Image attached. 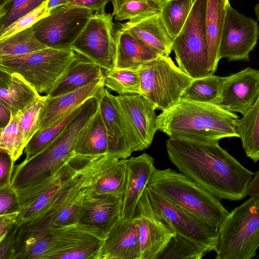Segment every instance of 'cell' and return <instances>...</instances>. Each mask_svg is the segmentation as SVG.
Listing matches in <instances>:
<instances>
[{"label": "cell", "instance_id": "cell-1", "mask_svg": "<svg viewBox=\"0 0 259 259\" xmlns=\"http://www.w3.org/2000/svg\"><path fill=\"white\" fill-rule=\"evenodd\" d=\"M168 158L186 175L219 199L238 200L247 196L254 174L219 145L169 138Z\"/></svg>", "mask_w": 259, "mask_h": 259}, {"label": "cell", "instance_id": "cell-2", "mask_svg": "<svg viewBox=\"0 0 259 259\" xmlns=\"http://www.w3.org/2000/svg\"><path fill=\"white\" fill-rule=\"evenodd\" d=\"M235 113L218 105L181 99L158 115L157 130L169 138L198 142H217L239 137Z\"/></svg>", "mask_w": 259, "mask_h": 259}, {"label": "cell", "instance_id": "cell-3", "mask_svg": "<svg viewBox=\"0 0 259 259\" xmlns=\"http://www.w3.org/2000/svg\"><path fill=\"white\" fill-rule=\"evenodd\" d=\"M147 186L213 227L219 229L229 213L219 198L186 175L170 168H156Z\"/></svg>", "mask_w": 259, "mask_h": 259}, {"label": "cell", "instance_id": "cell-4", "mask_svg": "<svg viewBox=\"0 0 259 259\" xmlns=\"http://www.w3.org/2000/svg\"><path fill=\"white\" fill-rule=\"evenodd\" d=\"M96 107L85 102L66 128L49 145L14 168L11 187L17 189L33 184L51 174L74 154L81 128L97 112Z\"/></svg>", "mask_w": 259, "mask_h": 259}, {"label": "cell", "instance_id": "cell-5", "mask_svg": "<svg viewBox=\"0 0 259 259\" xmlns=\"http://www.w3.org/2000/svg\"><path fill=\"white\" fill-rule=\"evenodd\" d=\"M216 259H251L259 247V195L250 196L219 228Z\"/></svg>", "mask_w": 259, "mask_h": 259}, {"label": "cell", "instance_id": "cell-6", "mask_svg": "<svg viewBox=\"0 0 259 259\" xmlns=\"http://www.w3.org/2000/svg\"><path fill=\"white\" fill-rule=\"evenodd\" d=\"M102 156L92 155L47 209L32 221L21 225L20 229L42 230L79 222L83 198L95 181L98 163Z\"/></svg>", "mask_w": 259, "mask_h": 259}, {"label": "cell", "instance_id": "cell-7", "mask_svg": "<svg viewBox=\"0 0 259 259\" xmlns=\"http://www.w3.org/2000/svg\"><path fill=\"white\" fill-rule=\"evenodd\" d=\"M76 55L72 50L47 48L24 55L0 57V69L19 74L39 94L47 95Z\"/></svg>", "mask_w": 259, "mask_h": 259}, {"label": "cell", "instance_id": "cell-8", "mask_svg": "<svg viewBox=\"0 0 259 259\" xmlns=\"http://www.w3.org/2000/svg\"><path fill=\"white\" fill-rule=\"evenodd\" d=\"M138 71L141 95L161 111L177 103L194 79L163 55L143 64Z\"/></svg>", "mask_w": 259, "mask_h": 259}, {"label": "cell", "instance_id": "cell-9", "mask_svg": "<svg viewBox=\"0 0 259 259\" xmlns=\"http://www.w3.org/2000/svg\"><path fill=\"white\" fill-rule=\"evenodd\" d=\"M207 0H194L182 29L172 40L178 67L193 78L213 74L208 68L205 33Z\"/></svg>", "mask_w": 259, "mask_h": 259}, {"label": "cell", "instance_id": "cell-10", "mask_svg": "<svg viewBox=\"0 0 259 259\" xmlns=\"http://www.w3.org/2000/svg\"><path fill=\"white\" fill-rule=\"evenodd\" d=\"M91 156L75 153L51 174L26 187L13 189L20 211L17 223L25 225L41 214Z\"/></svg>", "mask_w": 259, "mask_h": 259}, {"label": "cell", "instance_id": "cell-11", "mask_svg": "<svg viewBox=\"0 0 259 259\" xmlns=\"http://www.w3.org/2000/svg\"><path fill=\"white\" fill-rule=\"evenodd\" d=\"M48 230L49 247L44 258L100 259L105 236L98 228L78 222Z\"/></svg>", "mask_w": 259, "mask_h": 259}, {"label": "cell", "instance_id": "cell-12", "mask_svg": "<svg viewBox=\"0 0 259 259\" xmlns=\"http://www.w3.org/2000/svg\"><path fill=\"white\" fill-rule=\"evenodd\" d=\"M94 12L87 8L63 5L51 10L31 27L36 38L47 47L72 50Z\"/></svg>", "mask_w": 259, "mask_h": 259}, {"label": "cell", "instance_id": "cell-13", "mask_svg": "<svg viewBox=\"0 0 259 259\" xmlns=\"http://www.w3.org/2000/svg\"><path fill=\"white\" fill-rule=\"evenodd\" d=\"M146 188L155 212L176 235L196 243L207 252L217 250L219 229L169 201L150 187Z\"/></svg>", "mask_w": 259, "mask_h": 259}, {"label": "cell", "instance_id": "cell-14", "mask_svg": "<svg viewBox=\"0 0 259 259\" xmlns=\"http://www.w3.org/2000/svg\"><path fill=\"white\" fill-rule=\"evenodd\" d=\"M112 14L95 11L75 40L72 50L105 71L114 69L116 47Z\"/></svg>", "mask_w": 259, "mask_h": 259}, {"label": "cell", "instance_id": "cell-15", "mask_svg": "<svg viewBox=\"0 0 259 259\" xmlns=\"http://www.w3.org/2000/svg\"><path fill=\"white\" fill-rule=\"evenodd\" d=\"M133 152L148 148L157 131L154 106L140 94L115 96Z\"/></svg>", "mask_w": 259, "mask_h": 259}, {"label": "cell", "instance_id": "cell-16", "mask_svg": "<svg viewBox=\"0 0 259 259\" xmlns=\"http://www.w3.org/2000/svg\"><path fill=\"white\" fill-rule=\"evenodd\" d=\"M258 35L257 21L238 12L229 3L219 48L220 59L248 60Z\"/></svg>", "mask_w": 259, "mask_h": 259}, {"label": "cell", "instance_id": "cell-17", "mask_svg": "<svg viewBox=\"0 0 259 259\" xmlns=\"http://www.w3.org/2000/svg\"><path fill=\"white\" fill-rule=\"evenodd\" d=\"M135 217L138 219L140 259H156L176 234L155 212L146 188L138 201Z\"/></svg>", "mask_w": 259, "mask_h": 259}, {"label": "cell", "instance_id": "cell-18", "mask_svg": "<svg viewBox=\"0 0 259 259\" xmlns=\"http://www.w3.org/2000/svg\"><path fill=\"white\" fill-rule=\"evenodd\" d=\"M259 96V70L247 67L222 77L217 105L228 111L244 115Z\"/></svg>", "mask_w": 259, "mask_h": 259}, {"label": "cell", "instance_id": "cell-19", "mask_svg": "<svg viewBox=\"0 0 259 259\" xmlns=\"http://www.w3.org/2000/svg\"><path fill=\"white\" fill-rule=\"evenodd\" d=\"M91 186L83 198L79 222L98 228L106 237L121 218L123 196L101 194Z\"/></svg>", "mask_w": 259, "mask_h": 259}, {"label": "cell", "instance_id": "cell-20", "mask_svg": "<svg viewBox=\"0 0 259 259\" xmlns=\"http://www.w3.org/2000/svg\"><path fill=\"white\" fill-rule=\"evenodd\" d=\"M97 97L99 110L108 137V148L106 155L117 158L127 159L133 152L115 96L104 87L100 91Z\"/></svg>", "mask_w": 259, "mask_h": 259}, {"label": "cell", "instance_id": "cell-21", "mask_svg": "<svg viewBox=\"0 0 259 259\" xmlns=\"http://www.w3.org/2000/svg\"><path fill=\"white\" fill-rule=\"evenodd\" d=\"M140 258L138 218H120L106 236L100 259Z\"/></svg>", "mask_w": 259, "mask_h": 259}, {"label": "cell", "instance_id": "cell-22", "mask_svg": "<svg viewBox=\"0 0 259 259\" xmlns=\"http://www.w3.org/2000/svg\"><path fill=\"white\" fill-rule=\"evenodd\" d=\"M126 165V183L121 218L131 219L134 218L140 198L156 168L153 157L146 153L127 158Z\"/></svg>", "mask_w": 259, "mask_h": 259}, {"label": "cell", "instance_id": "cell-23", "mask_svg": "<svg viewBox=\"0 0 259 259\" xmlns=\"http://www.w3.org/2000/svg\"><path fill=\"white\" fill-rule=\"evenodd\" d=\"M103 80L104 78L93 81L77 90L54 98L47 97L37 131L54 124L89 98L97 96L105 87Z\"/></svg>", "mask_w": 259, "mask_h": 259}, {"label": "cell", "instance_id": "cell-24", "mask_svg": "<svg viewBox=\"0 0 259 259\" xmlns=\"http://www.w3.org/2000/svg\"><path fill=\"white\" fill-rule=\"evenodd\" d=\"M120 24L119 29L132 34L161 55L169 56L171 53L172 39L162 21L160 13Z\"/></svg>", "mask_w": 259, "mask_h": 259}, {"label": "cell", "instance_id": "cell-25", "mask_svg": "<svg viewBox=\"0 0 259 259\" xmlns=\"http://www.w3.org/2000/svg\"><path fill=\"white\" fill-rule=\"evenodd\" d=\"M76 54L64 74L46 95L48 98H52L74 91L93 81L104 78V72L100 66Z\"/></svg>", "mask_w": 259, "mask_h": 259}, {"label": "cell", "instance_id": "cell-26", "mask_svg": "<svg viewBox=\"0 0 259 259\" xmlns=\"http://www.w3.org/2000/svg\"><path fill=\"white\" fill-rule=\"evenodd\" d=\"M114 38L116 47L114 69L138 68L143 64L161 55L132 34L116 27Z\"/></svg>", "mask_w": 259, "mask_h": 259}, {"label": "cell", "instance_id": "cell-27", "mask_svg": "<svg viewBox=\"0 0 259 259\" xmlns=\"http://www.w3.org/2000/svg\"><path fill=\"white\" fill-rule=\"evenodd\" d=\"M40 97L20 75L0 69V103L13 115L23 111Z\"/></svg>", "mask_w": 259, "mask_h": 259}, {"label": "cell", "instance_id": "cell-28", "mask_svg": "<svg viewBox=\"0 0 259 259\" xmlns=\"http://www.w3.org/2000/svg\"><path fill=\"white\" fill-rule=\"evenodd\" d=\"M126 160L107 155L102 156L92 188L101 194L123 196L126 183Z\"/></svg>", "mask_w": 259, "mask_h": 259}, {"label": "cell", "instance_id": "cell-29", "mask_svg": "<svg viewBox=\"0 0 259 259\" xmlns=\"http://www.w3.org/2000/svg\"><path fill=\"white\" fill-rule=\"evenodd\" d=\"M229 0H207L205 33L208 54V68L214 74L219 58V48Z\"/></svg>", "mask_w": 259, "mask_h": 259}, {"label": "cell", "instance_id": "cell-30", "mask_svg": "<svg viewBox=\"0 0 259 259\" xmlns=\"http://www.w3.org/2000/svg\"><path fill=\"white\" fill-rule=\"evenodd\" d=\"M108 148L106 129L99 108L80 130L74 152L82 155H105L107 154Z\"/></svg>", "mask_w": 259, "mask_h": 259}, {"label": "cell", "instance_id": "cell-31", "mask_svg": "<svg viewBox=\"0 0 259 259\" xmlns=\"http://www.w3.org/2000/svg\"><path fill=\"white\" fill-rule=\"evenodd\" d=\"M239 138L247 157L259 160V96L243 117L236 123Z\"/></svg>", "mask_w": 259, "mask_h": 259}, {"label": "cell", "instance_id": "cell-32", "mask_svg": "<svg viewBox=\"0 0 259 259\" xmlns=\"http://www.w3.org/2000/svg\"><path fill=\"white\" fill-rule=\"evenodd\" d=\"M194 0H166L161 8L162 22L172 40L179 33L192 10Z\"/></svg>", "mask_w": 259, "mask_h": 259}, {"label": "cell", "instance_id": "cell-33", "mask_svg": "<svg viewBox=\"0 0 259 259\" xmlns=\"http://www.w3.org/2000/svg\"><path fill=\"white\" fill-rule=\"evenodd\" d=\"M83 103L74 108L57 122L37 131L24 149L26 156L25 159H28L40 152L58 137L77 113Z\"/></svg>", "mask_w": 259, "mask_h": 259}, {"label": "cell", "instance_id": "cell-34", "mask_svg": "<svg viewBox=\"0 0 259 259\" xmlns=\"http://www.w3.org/2000/svg\"><path fill=\"white\" fill-rule=\"evenodd\" d=\"M47 48L36 38L30 27L0 40V57L24 55Z\"/></svg>", "mask_w": 259, "mask_h": 259}, {"label": "cell", "instance_id": "cell-35", "mask_svg": "<svg viewBox=\"0 0 259 259\" xmlns=\"http://www.w3.org/2000/svg\"><path fill=\"white\" fill-rule=\"evenodd\" d=\"M222 77L213 74L194 78L181 99L217 105Z\"/></svg>", "mask_w": 259, "mask_h": 259}, {"label": "cell", "instance_id": "cell-36", "mask_svg": "<svg viewBox=\"0 0 259 259\" xmlns=\"http://www.w3.org/2000/svg\"><path fill=\"white\" fill-rule=\"evenodd\" d=\"M103 81L105 87L119 95H141L138 68L105 71Z\"/></svg>", "mask_w": 259, "mask_h": 259}, {"label": "cell", "instance_id": "cell-37", "mask_svg": "<svg viewBox=\"0 0 259 259\" xmlns=\"http://www.w3.org/2000/svg\"><path fill=\"white\" fill-rule=\"evenodd\" d=\"M113 13L116 21L132 20L159 13L161 7L151 0H112Z\"/></svg>", "mask_w": 259, "mask_h": 259}, {"label": "cell", "instance_id": "cell-38", "mask_svg": "<svg viewBox=\"0 0 259 259\" xmlns=\"http://www.w3.org/2000/svg\"><path fill=\"white\" fill-rule=\"evenodd\" d=\"M207 252L196 243L176 235L156 259H201Z\"/></svg>", "mask_w": 259, "mask_h": 259}, {"label": "cell", "instance_id": "cell-39", "mask_svg": "<svg viewBox=\"0 0 259 259\" xmlns=\"http://www.w3.org/2000/svg\"><path fill=\"white\" fill-rule=\"evenodd\" d=\"M47 0H0V33Z\"/></svg>", "mask_w": 259, "mask_h": 259}, {"label": "cell", "instance_id": "cell-40", "mask_svg": "<svg viewBox=\"0 0 259 259\" xmlns=\"http://www.w3.org/2000/svg\"><path fill=\"white\" fill-rule=\"evenodd\" d=\"M20 115L21 111L13 115L10 122L4 128H0V151L8 153L14 162L24 150L19 126Z\"/></svg>", "mask_w": 259, "mask_h": 259}, {"label": "cell", "instance_id": "cell-41", "mask_svg": "<svg viewBox=\"0 0 259 259\" xmlns=\"http://www.w3.org/2000/svg\"><path fill=\"white\" fill-rule=\"evenodd\" d=\"M47 100L46 96H41L34 103L21 111L19 126L23 148L37 132L40 116Z\"/></svg>", "mask_w": 259, "mask_h": 259}, {"label": "cell", "instance_id": "cell-42", "mask_svg": "<svg viewBox=\"0 0 259 259\" xmlns=\"http://www.w3.org/2000/svg\"><path fill=\"white\" fill-rule=\"evenodd\" d=\"M47 1L37 8L21 17L0 33V40L31 27L36 22L48 15Z\"/></svg>", "mask_w": 259, "mask_h": 259}, {"label": "cell", "instance_id": "cell-43", "mask_svg": "<svg viewBox=\"0 0 259 259\" xmlns=\"http://www.w3.org/2000/svg\"><path fill=\"white\" fill-rule=\"evenodd\" d=\"M19 210L16 194L11 186L0 188V215Z\"/></svg>", "mask_w": 259, "mask_h": 259}, {"label": "cell", "instance_id": "cell-44", "mask_svg": "<svg viewBox=\"0 0 259 259\" xmlns=\"http://www.w3.org/2000/svg\"><path fill=\"white\" fill-rule=\"evenodd\" d=\"M14 162L8 153L0 151V188L11 186Z\"/></svg>", "mask_w": 259, "mask_h": 259}, {"label": "cell", "instance_id": "cell-45", "mask_svg": "<svg viewBox=\"0 0 259 259\" xmlns=\"http://www.w3.org/2000/svg\"><path fill=\"white\" fill-rule=\"evenodd\" d=\"M20 224L17 223L7 236L0 241V259H11L17 233Z\"/></svg>", "mask_w": 259, "mask_h": 259}, {"label": "cell", "instance_id": "cell-46", "mask_svg": "<svg viewBox=\"0 0 259 259\" xmlns=\"http://www.w3.org/2000/svg\"><path fill=\"white\" fill-rule=\"evenodd\" d=\"M20 214L19 210L0 215V241L8 234L16 225Z\"/></svg>", "mask_w": 259, "mask_h": 259}, {"label": "cell", "instance_id": "cell-47", "mask_svg": "<svg viewBox=\"0 0 259 259\" xmlns=\"http://www.w3.org/2000/svg\"><path fill=\"white\" fill-rule=\"evenodd\" d=\"M112 0H73L71 5L87 8L95 11L105 9L107 3Z\"/></svg>", "mask_w": 259, "mask_h": 259}, {"label": "cell", "instance_id": "cell-48", "mask_svg": "<svg viewBox=\"0 0 259 259\" xmlns=\"http://www.w3.org/2000/svg\"><path fill=\"white\" fill-rule=\"evenodd\" d=\"M12 116L10 109L0 103V128L6 127L10 122Z\"/></svg>", "mask_w": 259, "mask_h": 259}, {"label": "cell", "instance_id": "cell-49", "mask_svg": "<svg viewBox=\"0 0 259 259\" xmlns=\"http://www.w3.org/2000/svg\"><path fill=\"white\" fill-rule=\"evenodd\" d=\"M247 195L249 196L259 195V169L254 175L249 186Z\"/></svg>", "mask_w": 259, "mask_h": 259}, {"label": "cell", "instance_id": "cell-50", "mask_svg": "<svg viewBox=\"0 0 259 259\" xmlns=\"http://www.w3.org/2000/svg\"><path fill=\"white\" fill-rule=\"evenodd\" d=\"M73 0H47L46 11L50 12L53 9L63 6L71 5Z\"/></svg>", "mask_w": 259, "mask_h": 259}, {"label": "cell", "instance_id": "cell-51", "mask_svg": "<svg viewBox=\"0 0 259 259\" xmlns=\"http://www.w3.org/2000/svg\"><path fill=\"white\" fill-rule=\"evenodd\" d=\"M254 13L256 15L257 20L259 21V3L256 4L254 7Z\"/></svg>", "mask_w": 259, "mask_h": 259}, {"label": "cell", "instance_id": "cell-52", "mask_svg": "<svg viewBox=\"0 0 259 259\" xmlns=\"http://www.w3.org/2000/svg\"><path fill=\"white\" fill-rule=\"evenodd\" d=\"M151 1L157 4L158 5H159L161 7L166 0H151Z\"/></svg>", "mask_w": 259, "mask_h": 259}, {"label": "cell", "instance_id": "cell-53", "mask_svg": "<svg viewBox=\"0 0 259 259\" xmlns=\"http://www.w3.org/2000/svg\"><path fill=\"white\" fill-rule=\"evenodd\" d=\"M257 258H259V254H258V256H257Z\"/></svg>", "mask_w": 259, "mask_h": 259}]
</instances>
